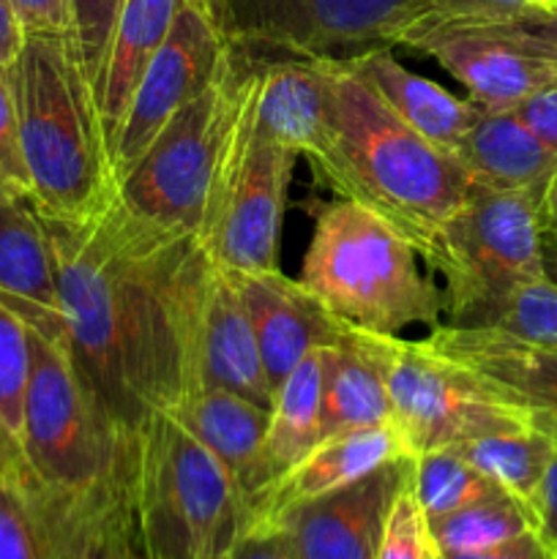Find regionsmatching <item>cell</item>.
<instances>
[{
    "label": "cell",
    "mask_w": 557,
    "mask_h": 559,
    "mask_svg": "<svg viewBox=\"0 0 557 559\" xmlns=\"http://www.w3.org/2000/svg\"><path fill=\"white\" fill-rule=\"evenodd\" d=\"M60 344L104 418L137 437L191 388V328L208 257L191 235L137 216L120 197L85 222L44 218Z\"/></svg>",
    "instance_id": "cell-1"
},
{
    "label": "cell",
    "mask_w": 557,
    "mask_h": 559,
    "mask_svg": "<svg viewBox=\"0 0 557 559\" xmlns=\"http://www.w3.org/2000/svg\"><path fill=\"white\" fill-rule=\"evenodd\" d=\"M325 129L306 156L315 175L339 200L393 224L429 265L442 227L467 197V175L451 153L404 126L344 60H325Z\"/></svg>",
    "instance_id": "cell-2"
},
{
    "label": "cell",
    "mask_w": 557,
    "mask_h": 559,
    "mask_svg": "<svg viewBox=\"0 0 557 559\" xmlns=\"http://www.w3.org/2000/svg\"><path fill=\"white\" fill-rule=\"evenodd\" d=\"M9 80L31 173V205L55 222L96 216L118 197V183L74 33H25Z\"/></svg>",
    "instance_id": "cell-3"
},
{
    "label": "cell",
    "mask_w": 557,
    "mask_h": 559,
    "mask_svg": "<svg viewBox=\"0 0 557 559\" xmlns=\"http://www.w3.org/2000/svg\"><path fill=\"white\" fill-rule=\"evenodd\" d=\"M418 251L393 224L349 200L317 211L298 282L347 325L399 336L410 325H442V293Z\"/></svg>",
    "instance_id": "cell-4"
},
{
    "label": "cell",
    "mask_w": 557,
    "mask_h": 559,
    "mask_svg": "<svg viewBox=\"0 0 557 559\" xmlns=\"http://www.w3.org/2000/svg\"><path fill=\"white\" fill-rule=\"evenodd\" d=\"M131 506L147 559H229L244 533L227 469L164 413L134 437Z\"/></svg>",
    "instance_id": "cell-5"
},
{
    "label": "cell",
    "mask_w": 557,
    "mask_h": 559,
    "mask_svg": "<svg viewBox=\"0 0 557 559\" xmlns=\"http://www.w3.org/2000/svg\"><path fill=\"white\" fill-rule=\"evenodd\" d=\"M31 333L20 442L44 489L82 497L134 480V437L112 429L60 342Z\"/></svg>",
    "instance_id": "cell-6"
},
{
    "label": "cell",
    "mask_w": 557,
    "mask_h": 559,
    "mask_svg": "<svg viewBox=\"0 0 557 559\" xmlns=\"http://www.w3.org/2000/svg\"><path fill=\"white\" fill-rule=\"evenodd\" d=\"M257 69L260 60L251 58L194 235L202 254L222 271H278L284 205L298 162L293 147L257 126Z\"/></svg>",
    "instance_id": "cell-7"
},
{
    "label": "cell",
    "mask_w": 557,
    "mask_h": 559,
    "mask_svg": "<svg viewBox=\"0 0 557 559\" xmlns=\"http://www.w3.org/2000/svg\"><path fill=\"white\" fill-rule=\"evenodd\" d=\"M249 66V55L227 44L205 91L169 118L120 180L118 197L137 216L194 238Z\"/></svg>",
    "instance_id": "cell-8"
},
{
    "label": "cell",
    "mask_w": 557,
    "mask_h": 559,
    "mask_svg": "<svg viewBox=\"0 0 557 559\" xmlns=\"http://www.w3.org/2000/svg\"><path fill=\"white\" fill-rule=\"evenodd\" d=\"M429 271L442 278L448 322L546 278L541 194L470 186L442 227Z\"/></svg>",
    "instance_id": "cell-9"
},
{
    "label": "cell",
    "mask_w": 557,
    "mask_h": 559,
    "mask_svg": "<svg viewBox=\"0 0 557 559\" xmlns=\"http://www.w3.org/2000/svg\"><path fill=\"white\" fill-rule=\"evenodd\" d=\"M426 0H224L222 33L251 58L349 60L404 47Z\"/></svg>",
    "instance_id": "cell-10"
},
{
    "label": "cell",
    "mask_w": 557,
    "mask_h": 559,
    "mask_svg": "<svg viewBox=\"0 0 557 559\" xmlns=\"http://www.w3.org/2000/svg\"><path fill=\"white\" fill-rule=\"evenodd\" d=\"M393 424L413 456L459 445L475 437L530 426L489 382L426 338L382 336Z\"/></svg>",
    "instance_id": "cell-11"
},
{
    "label": "cell",
    "mask_w": 557,
    "mask_h": 559,
    "mask_svg": "<svg viewBox=\"0 0 557 559\" xmlns=\"http://www.w3.org/2000/svg\"><path fill=\"white\" fill-rule=\"evenodd\" d=\"M224 52H227V38L222 27L197 5L183 0L167 38L137 85L129 112L120 126L112 151L115 183H120L145 156L169 118L205 91Z\"/></svg>",
    "instance_id": "cell-12"
},
{
    "label": "cell",
    "mask_w": 557,
    "mask_h": 559,
    "mask_svg": "<svg viewBox=\"0 0 557 559\" xmlns=\"http://www.w3.org/2000/svg\"><path fill=\"white\" fill-rule=\"evenodd\" d=\"M413 475V456L396 459L320 500L289 508L268 524L295 559H377L388 513Z\"/></svg>",
    "instance_id": "cell-13"
},
{
    "label": "cell",
    "mask_w": 557,
    "mask_h": 559,
    "mask_svg": "<svg viewBox=\"0 0 557 559\" xmlns=\"http://www.w3.org/2000/svg\"><path fill=\"white\" fill-rule=\"evenodd\" d=\"M404 47L435 58L462 82L470 102L486 109H517L557 80V63L528 52L486 22L424 20Z\"/></svg>",
    "instance_id": "cell-14"
},
{
    "label": "cell",
    "mask_w": 557,
    "mask_h": 559,
    "mask_svg": "<svg viewBox=\"0 0 557 559\" xmlns=\"http://www.w3.org/2000/svg\"><path fill=\"white\" fill-rule=\"evenodd\" d=\"M211 385L273 407V388L262 366L249 311L233 276L208 260L191 328V388Z\"/></svg>",
    "instance_id": "cell-15"
},
{
    "label": "cell",
    "mask_w": 557,
    "mask_h": 559,
    "mask_svg": "<svg viewBox=\"0 0 557 559\" xmlns=\"http://www.w3.org/2000/svg\"><path fill=\"white\" fill-rule=\"evenodd\" d=\"M227 273L249 311L262 366L276 396L278 385L306 355L339 344L347 322L331 314L317 295L282 271Z\"/></svg>",
    "instance_id": "cell-16"
},
{
    "label": "cell",
    "mask_w": 557,
    "mask_h": 559,
    "mask_svg": "<svg viewBox=\"0 0 557 559\" xmlns=\"http://www.w3.org/2000/svg\"><path fill=\"white\" fill-rule=\"evenodd\" d=\"M426 342L484 377L530 426L557 442V349L522 342L491 328H431Z\"/></svg>",
    "instance_id": "cell-17"
},
{
    "label": "cell",
    "mask_w": 557,
    "mask_h": 559,
    "mask_svg": "<svg viewBox=\"0 0 557 559\" xmlns=\"http://www.w3.org/2000/svg\"><path fill=\"white\" fill-rule=\"evenodd\" d=\"M413 456L407 440L399 431V426L380 424L366 426V429L344 431V435L325 437L309 456L300 459L295 467L278 475L246 513L244 530L268 524L276 516L287 513L289 508H298L304 502L320 500L331 491L344 489L355 484L364 475L375 473L377 467L396 459Z\"/></svg>",
    "instance_id": "cell-18"
},
{
    "label": "cell",
    "mask_w": 557,
    "mask_h": 559,
    "mask_svg": "<svg viewBox=\"0 0 557 559\" xmlns=\"http://www.w3.org/2000/svg\"><path fill=\"white\" fill-rule=\"evenodd\" d=\"M164 415H169L227 469L246 522V513L265 489L262 448L271 409L224 388L197 385L180 393L178 402L169 404Z\"/></svg>",
    "instance_id": "cell-19"
},
{
    "label": "cell",
    "mask_w": 557,
    "mask_h": 559,
    "mask_svg": "<svg viewBox=\"0 0 557 559\" xmlns=\"http://www.w3.org/2000/svg\"><path fill=\"white\" fill-rule=\"evenodd\" d=\"M453 158L470 186L544 194L557 169V151L546 145L517 109H478Z\"/></svg>",
    "instance_id": "cell-20"
},
{
    "label": "cell",
    "mask_w": 557,
    "mask_h": 559,
    "mask_svg": "<svg viewBox=\"0 0 557 559\" xmlns=\"http://www.w3.org/2000/svg\"><path fill=\"white\" fill-rule=\"evenodd\" d=\"M49 559H147L137 530L131 484L93 495H55L38 484Z\"/></svg>",
    "instance_id": "cell-21"
},
{
    "label": "cell",
    "mask_w": 557,
    "mask_h": 559,
    "mask_svg": "<svg viewBox=\"0 0 557 559\" xmlns=\"http://www.w3.org/2000/svg\"><path fill=\"white\" fill-rule=\"evenodd\" d=\"M344 63L404 126L451 156L478 118V104L410 71L393 58V49H371Z\"/></svg>",
    "instance_id": "cell-22"
},
{
    "label": "cell",
    "mask_w": 557,
    "mask_h": 559,
    "mask_svg": "<svg viewBox=\"0 0 557 559\" xmlns=\"http://www.w3.org/2000/svg\"><path fill=\"white\" fill-rule=\"evenodd\" d=\"M180 3L183 0H123L120 5L96 85H93L98 123H102L109 156L115 151L137 85L167 38Z\"/></svg>",
    "instance_id": "cell-23"
},
{
    "label": "cell",
    "mask_w": 557,
    "mask_h": 559,
    "mask_svg": "<svg viewBox=\"0 0 557 559\" xmlns=\"http://www.w3.org/2000/svg\"><path fill=\"white\" fill-rule=\"evenodd\" d=\"M382 333L347 325L333 347H325L322 371V440L366 426L391 424Z\"/></svg>",
    "instance_id": "cell-24"
},
{
    "label": "cell",
    "mask_w": 557,
    "mask_h": 559,
    "mask_svg": "<svg viewBox=\"0 0 557 559\" xmlns=\"http://www.w3.org/2000/svg\"><path fill=\"white\" fill-rule=\"evenodd\" d=\"M0 298L27 328L60 342L52 251L31 202L0 200Z\"/></svg>",
    "instance_id": "cell-25"
},
{
    "label": "cell",
    "mask_w": 557,
    "mask_h": 559,
    "mask_svg": "<svg viewBox=\"0 0 557 559\" xmlns=\"http://www.w3.org/2000/svg\"><path fill=\"white\" fill-rule=\"evenodd\" d=\"M254 120L268 136L309 156L328 118L325 60L257 58Z\"/></svg>",
    "instance_id": "cell-26"
},
{
    "label": "cell",
    "mask_w": 557,
    "mask_h": 559,
    "mask_svg": "<svg viewBox=\"0 0 557 559\" xmlns=\"http://www.w3.org/2000/svg\"><path fill=\"white\" fill-rule=\"evenodd\" d=\"M322 371L325 347L306 355L273 396L271 424L262 448L265 489L322 442Z\"/></svg>",
    "instance_id": "cell-27"
},
{
    "label": "cell",
    "mask_w": 557,
    "mask_h": 559,
    "mask_svg": "<svg viewBox=\"0 0 557 559\" xmlns=\"http://www.w3.org/2000/svg\"><path fill=\"white\" fill-rule=\"evenodd\" d=\"M557 442L544 431L524 426L513 431H495V435L475 437V440L459 442L457 448L475 469L495 480L500 489L517 497L522 506L533 502L541 478L546 473Z\"/></svg>",
    "instance_id": "cell-28"
},
{
    "label": "cell",
    "mask_w": 557,
    "mask_h": 559,
    "mask_svg": "<svg viewBox=\"0 0 557 559\" xmlns=\"http://www.w3.org/2000/svg\"><path fill=\"white\" fill-rule=\"evenodd\" d=\"M533 530V516L528 506L508 491L491 495L467 508L446 513V516L426 519V533L435 555H470V551L489 549L508 538Z\"/></svg>",
    "instance_id": "cell-29"
},
{
    "label": "cell",
    "mask_w": 557,
    "mask_h": 559,
    "mask_svg": "<svg viewBox=\"0 0 557 559\" xmlns=\"http://www.w3.org/2000/svg\"><path fill=\"white\" fill-rule=\"evenodd\" d=\"M410 489L426 519L446 516V513L506 491L495 480L486 478L481 469H475L453 445L413 456Z\"/></svg>",
    "instance_id": "cell-30"
},
{
    "label": "cell",
    "mask_w": 557,
    "mask_h": 559,
    "mask_svg": "<svg viewBox=\"0 0 557 559\" xmlns=\"http://www.w3.org/2000/svg\"><path fill=\"white\" fill-rule=\"evenodd\" d=\"M448 325L491 328L538 347L557 349V284L549 278L524 284L500 300L478 306Z\"/></svg>",
    "instance_id": "cell-31"
},
{
    "label": "cell",
    "mask_w": 557,
    "mask_h": 559,
    "mask_svg": "<svg viewBox=\"0 0 557 559\" xmlns=\"http://www.w3.org/2000/svg\"><path fill=\"white\" fill-rule=\"evenodd\" d=\"M0 559H49L36 478L0 484Z\"/></svg>",
    "instance_id": "cell-32"
},
{
    "label": "cell",
    "mask_w": 557,
    "mask_h": 559,
    "mask_svg": "<svg viewBox=\"0 0 557 559\" xmlns=\"http://www.w3.org/2000/svg\"><path fill=\"white\" fill-rule=\"evenodd\" d=\"M27 374H31V333L25 320L0 298V418L16 437L22 429Z\"/></svg>",
    "instance_id": "cell-33"
},
{
    "label": "cell",
    "mask_w": 557,
    "mask_h": 559,
    "mask_svg": "<svg viewBox=\"0 0 557 559\" xmlns=\"http://www.w3.org/2000/svg\"><path fill=\"white\" fill-rule=\"evenodd\" d=\"M31 197L33 186L22 151L14 87L9 80V66H0V200L31 202Z\"/></svg>",
    "instance_id": "cell-34"
},
{
    "label": "cell",
    "mask_w": 557,
    "mask_h": 559,
    "mask_svg": "<svg viewBox=\"0 0 557 559\" xmlns=\"http://www.w3.org/2000/svg\"><path fill=\"white\" fill-rule=\"evenodd\" d=\"M429 555L431 546L429 533H426V516L407 484L388 513L377 559H429Z\"/></svg>",
    "instance_id": "cell-35"
},
{
    "label": "cell",
    "mask_w": 557,
    "mask_h": 559,
    "mask_svg": "<svg viewBox=\"0 0 557 559\" xmlns=\"http://www.w3.org/2000/svg\"><path fill=\"white\" fill-rule=\"evenodd\" d=\"M120 5H123V0H71L74 41L80 47V58L82 66H85L87 80H91V87L96 85L98 69H102Z\"/></svg>",
    "instance_id": "cell-36"
},
{
    "label": "cell",
    "mask_w": 557,
    "mask_h": 559,
    "mask_svg": "<svg viewBox=\"0 0 557 559\" xmlns=\"http://www.w3.org/2000/svg\"><path fill=\"white\" fill-rule=\"evenodd\" d=\"M528 52L557 63V5H533L511 20L486 22Z\"/></svg>",
    "instance_id": "cell-37"
},
{
    "label": "cell",
    "mask_w": 557,
    "mask_h": 559,
    "mask_svg": "<svg viewBox=\"0 0 557 559\" xmlns=\"http://www.w3.org/2000/svg\"><path fill=\"white\" fill-rule=\"evenodd\" d=\"M429 16L440 22H500L541 5V0H426Z\"/></svg>",
    "instance_id": "cell-38"
},
{
    "label": "cell",
    "mask_w": 557,
    "mask_h": 559,
    "mask_svg": "<svg viewBox=\"0 0 557 559\" xmlns=\"http://www.w3.org/2000/svg\"><path fill=\"white\" fill-rule=\"evenodd\" d=\"M530 516H533V533L538 535L546 551L557 559V445L549 464H546L538 491L530 502Z\"/></svg>",
    "instance_id": "cell-39"
},
{
    "label": "cell",
    "mask_w": 557,
    "mask_h": 559,
    "mask_svg": "<svg viewBox=\"0 0 557 559\" xmlns=\"http://www.w3.org/2000/svg\"><path fill=\"white\" fill-rule=\"evenodd\" d=\"M25 33H74L71 0H11Z\"/></svg>",
    "instance_id": "cell-40"
},
{
    "label": "cell",
    "mask_w": 557,
    "mask_h": 559,
    "mask_svg": "<svg viewBox=\"0 0 557 559\" xmlns=\"http://www.w3.org/2000/svg\"><path fill=\"white\" fill-rule=\"evenodd\" d=\"M517 112L546 145L557 151V80L533 93L524 104H519Z\"/></svg>",
    "instance_id": "cell-41"
},
{
    "label": "cell",
    "mask_w": 557,
    "mask_h": 559,
    "mask_svg": "<svg viewBox=\"0 0 557 559\" xmlns=\"http://www.w3.org/2000/svg\"><path fill=\"white\" fill-rule=\"evenodd\" d=\"M229 559H295L287 538L276 527H249L240 533Z\"/></svg>",
    "instance_id": "cell-42"
},
{
    "label": "cell",
    "mask_w": 557,
    "mask_h": 559,
    "mask_svg": "<svg viewBox=\"0 0 557 559\" xmlns=\"http://www.w3.org/2000/svg\"><path fill=\"white\" fill-rule=\"evenodd\" d=\"M442 559H555L546 551V546L541 544L538 535L533 530L517 535V538H508L502 544L489 546V549L470 551V555H451Z\"/></svg>",
    "instance_id": "cell-43"
},
{
    "label": "cell",
    "mask_w": 557,
    "mask_h": 559,
    "mask_svg": "<svg viewBox=\"0 0 557 559\" xmlns=\"http://www.w3.org/2000/svg\"><path fill=\"white\" fill-rule=\"evenodd\" d=\"M20 484V480H33L31 467H27L25 451H22L20 437L11 431V426L0 418V484Z\"/></svg>",
    "instance_id": "cell-44"
},
{
    "label": "cell",
    "mask_w": 557,
    "mask_h": 559,
    "mask_svg": "<svg viewBox=\"0 0 557 559\" xmlns=\"http://www.w3.org/2000/svg\"><path fill=\"white\" fill-rule=\"evenodd\" d=\"M25 41V27L11 0H0V66H9Z\"/></svg>",
    "instance_id": "cell-45"
},
{
    "label": "cell",
    "mask_w": 557,
    "mask_h": 559,
    "mask_svg": "<svg viewBox=\"0 0 557 559\" xmlns=\"http://www.w3.org/2000/svg\"><path fill=\"white\" fill-rule=\"evenodd\" d=\"M541 227H544V235L557 238V169L541 194Z\"/></svg>",
    "instance_id": "cell-46"
},
{
    "label": "cell",
    "mask_w": 557,
    "mask_h": 559,
    "mask_svg": "<svg viewBox=\"0 0 557 559\" xmlns=\"http://www.w3.org/2000/svg\"><path fill=\"white\" fill-rule=\"evenodd\" d=\"M544 273L552 284H557V238L544 235Z\"/></svg>",
    "instance_id": "cell-47"
},
{
    "label": "cell",
    "mask_w": 557,
    "mask_h": 559,
    "mask_svg": "<svg viewBox=\"0 0 557 559\" xmlns=\"http://www.w3.org/2000/svg\"><path fill=\"white\" fill-rule=\"evenodd\" d=\"M186 3L197 5L202 14L211 16L218 27H222V14H224V0H186Z\"/></svg>",
    "instance_id": "cell-48"
},
{
    "label": "cell",
    "mask_w": 557,
    "mask_h": 559,
    "mask_svg": "<svg viewBox=\"0 0 557 559\" xmlns=\"http://www.w3.org/2000/svg\"><path fill=\"white\" fill-rule=\"evenodd\" d=\"M541 5H557V0H541Z\"/></svg>",
    "instance_id": "cell-49"
},
{
    "label": "cell",
    "mask_w": 557,
    "mask_h": 559,
    "mask_svg": "<svg viewBox=\"0 0 557 559\" xmlns=\"http://www.w3.org/2000/svg\"><path fill=\"white\" fill-rule=\"evenodd\" d=\"M429 559H442L440 555H435V551H431V555H429Z\"/></svg>",
    "instance_id": "cell-50"
}]
</instances>
